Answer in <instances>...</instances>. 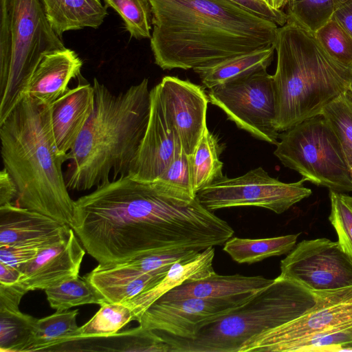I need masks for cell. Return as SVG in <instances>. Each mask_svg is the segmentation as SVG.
I'll return each instance as SVG.
<instances>
[{"label": "cell", "mask_w": 352, "mask_h": 352, "mask_svg": "<svg viewBox=\"0 0 352 352\" xmlns=\"http://www.w3.org/2000/svg\"><path fill=\"white\" fill-rule=\"evenodd\" d=\"M214 256V248L210 247L186 259L175 262L156 285L124 302L131 309L134 320H138L152 303L173 288L186 282L214 274L212 265Z\"/></svg>", "instance_id": "22"}, {"label": "cell", "mask_w": 352, "mask_h": 352, "mask_svg": "<svg viewBox=\"0 0 352 352\" xmlns=\"http://www.w3.org/2000/svg\"><path fill=\"white\" fill-rule=\"evenodd\" d=\"M52 309L62 311L87 304L102 305L108 302L102 294L84 276L67 279L45 289Z\"/></svg>", "instance_id": "28"}, {"label": "cell", "mask_w": 352, "mask_h": 352, "mask_svg": "<svg viewBox=\"0 0 352 352\" xmlns=\"http://www.w3.org/2000/svg\"><path fill=\"white\" fill-rule=\"evenodd\" d=\"M94 90L89 83L69 89L50 104V123L57 148L68 153L92 114Z\"/></svg>", "instance_id": "18"}, {"label": "cell", "mask_w": 352, "mask_h": 352, "mask_svg": "<svg viewBox=\"0 0 352 352\" xmlns=\"http://www.w3.org/2000/svg\"><path fill=\"white\" fill-rule=\"evenodd\" d=\"M258 1H259L261 2H263V3H264L267 4V5H268L269 6H270V7L274 8L272 0H258Z\"/></svg>", "instance_id": "49"}, {"label": "cell", "mask_w": 352, "mask_h": 352, "mask_svg": "<svg viewBox=\"0 0 352 352\" xmlns=\"http://www.w3.org/2000/svg\"><path fill=\"white\" fill-rule=\"evenodd\" d=\"M315 304L300 316L245 342L239 352H285L291 344L321 331L352 326V285L313 292Z\"/></svg>", "instance_id": "11"}, {"label": "cell", "mask_w": 352, "mask_h": 352, "mask_svg": "<svg viewBox=\"0 0 352 352\" xmlns=\"http://www.w3.org/2000/svg\"><path fill=\"white\" fill-rule=\"evenodd\" d=\"M46 17L58 36L69 30L98 28L107 15L100 0H40Z\"/></svg>", "instance_id": "23"}, {"label": "cell", "mask_w": 352, "mask_h": 352, "mask_svg": "<svg viewBox=\"0 0 352 352\" xmlns=\"http://www.w3.org/2000/svg\"><path fill=\"white\" fill-rule=\"evenodd\" d=\"M273 7L275 9L281 10L287 3V0H272Z\"/></svg>", "instance_id": "47"}, {"label": "cell", "mask_w": 352, "mask_h": 352, "mask_svg": "<svg viewBox=\"0 0 352 352\" xmlns=\"http://www.w3.org/2000/svg\"><path fill=\"white\" fill-rule=\"evenodd\" d=\"M71 228L48 216L12 203L0 206V245L30 246L42 250L68 237Z\"/></svg>", "instance_id": "16"}, {"label": "cell", "mask_w": 352, "mask_h": 352, "mask_svg": "<svg viewBox=\"0 0 352 352\" xmlns=\"http://www.w3.org/2000/svg\"><path fill=\"white\" fill-rule=\"evenodd\" d=\"M199 251L189 248L158 250L124 262L145 273L166 272L175 262L192 256Z\"/></svg>", "instance_id": "38"}, {"label": "cell", "mask_w": 352, "mask_h": 352, "mask_svg": "<svg viewBox=\"0 0 352 352\" xmlns=\"http://www.w3.org/2000/svg\"><path fill=\"white\" fill-rule=\"evenodd\" d=\"M36 320L20 310L0 309V351L28 352L33 341Z\"/></svg>", "instance_id": "29"}, {"label": "cell", "mask_w": 352, "mask_h": 352, "mask_svg": "<svg viewBox=\"0 0 352 352\" xmlns=\"http://www.w3.org/2000/svg\"><path fill=\"white\" fill-rule=\"evenodd\" d=\"M274 279L262 276L219 275L216 273L177 286L159 299L164 301L184 298L245 300L269 285Z\"/></svg>", "instance_id": "20"}, {"label": "cell", "mask_w": 352, "mask_h": 352, "mask_svg": "<svg viewBox=\"0 0 352 352\" xmlns=\"http://www.w3.org/2000/svg\"><path fill=\"white\" fill-rule=\"evenodd\" d=\"M274 51L275 45L193 70L203 85L210 89L254 72L267 69L273 60Z\"/></svg>", "instance_id": "24"}, {"label": "cell", "mask_w": 352, "mask_h": 352, "mask_svg": "<svg viewBox=\"0 0 352 352\" xmlns=\"http://www.w3.org/2000/svg\"><path fill=\"white\" fill-rule=\"evenodd\" d=\"M155 86L167 122L192 155L207 126L208 96L201 86L175 76H165Z\"/></svg>", "instance_id": "13"}, {"label": "cell", "mask_w": 352, "mask_h": 352, "mask_svg": "<svg viewBox=\"0 0 352 352\" xmlns=\"http://www.w3.org/2000/svg\"><path fill=\"white\" fill-rule=\"evenodd\" d=\"M107 338L109 342L100 351L171 352L170 344L165 338L141 325Z\"/></svg>", "instance_id": "32"}, {"label": "cell", "mask_w": 352, "mask_h": 352, "mask_svg": "<svg viewBox=\"0 0 352 352\" xmlns=\"http://www.w3.org/2000/svg\"><path fill=\"white\" fill-rule=\"evenodd\" d=\"M40 250L30 246L0 245V263L21 270Z\"/></svg>", "instance_id": "40"}, {"label": "cell", "mask_w": 352, "mask_h": 352, "mask_svg": "<svg viewBox=\"0 0 352 352\" xmlns=\"http://www.w3.org/2000/svg\"><path fill=\"white\" fill-rule=\"evenodd\" d=\"M345 96L349 102L351 106L352 107V82L349 86V89L345 92Z\"/></svg>", "instance_id": "48"}, {"label": "cell", "mask_w": 352, "mask_h": 352, "mask_svg": "<svg viewBox=\"0 0 352 352\" xmlns=\"http://www.w3.org/2000/svg\"><path fill=\"white\" fill-rule=\"evenodd\" d=\"M209 102L252 136L276 145V104L272 75L254 72L209 89Z\"/></svg>", "instance_id": "9"}, {"label": "cell", "mask_w": 352, "mask_h": 352, "mask_svg": "<svg viewBox=\"0 0 352 352\" xmlns=\"http://www.w3.org/2000/svg\"><path fill=\"white\" fill-rule=\"evenodd\" d=\"M0 140L3 167L18 188L19 206L70 226L75 201L63 171L67 153L56 145L50 104L23 95L0 123Z\"/></svg>", "instance_id": "4"}, {"label": "cell", "mask_w": 352, "mask_h": 352, "mask_svg": "<svg viewBox=\"0 0 352 352\" xmlns=\"http://www.w3.org/2000/svg\"><path fill=\"white\" fill-rule=\"evenodd\" d=\"M245 300L184 298L155 300L137 320L140 325L181 338H192L212 318L245 302Z\"/></svg>", "instance_id": "14"}, {"label": "cell", "mask_w": 352, "mask_h": 352, "mask_svg": "<svg viewBox=\"0 0 352 352\" xmlns=\"http://www.w3.org/2000/svg\"><path fill=\"white\" fill-rule=\"evenodd\" d=\"M299 234L256 239L232 236L223 244V250L236 263L252 264L289 253L296 245Z\"/></svg>", "instance_id": "27"}, {"label": "cell", "mask_w": 352, "mask_h": 352, "mask_svg": "<svg viewBox=\"0 0 352 352\" xmlns=\"http://www.w3.org/2000/svg\"><path fill=\"white\" fill-rule=\"evenodd\" d=\"M314 34L330 56L352 68V36L333 16Z\"/></svg>", "instance_id": "34"}, {"label": "cell", "mask_w": 352, "mask_h": 352, "mask_svg": "<svg viewBox=\"0 0 352 352\" xmlns=\"http://www.w3.org/2000/svg\"><path fill=\"white\" fill-rule=\"evenodd\" d=\"M275 50L272 81L278 132L320 115L352 82V68L330 56L314 32L295 22L278 28Z\"/></svg>", "instance_id": "5"}, {"label": "cell", "mask_w": 352, "mask_h": 352, "mask_svg": "<svg viewBox=\"0 0 352 352\" xmlns=\"http://www.w3.org/2000/svg\"><path fill=\"white\" fill-rule=\"evenodd\" d=\"M352 36V0H347L333 16Z\"/></svg>", "instance_id": "44"}, {"label": "cell", "mask_w": 352, "mask_h": 352, "mask_svg": "<svg viewBox=\"0 0 352 352\" xmlns=\"http://www.w3.org/2000/svg\"><path fill=\"white\" fill-rule=\"evenodd\" d=\"M329 220L335 229L338 243L352 258V196L330 190Z\"/></svg>", "instance_id": "36"}, {"label": "cell", "mask_w": 352, "mask_h": 352, "mask_svg": "<svg viewBox=\"0 0 352 352\" xmlns=\"http://www.w3.org/2000/svg\"><path fill=\"white\" fill-rule=\"evenodd\" d=\"M19 190L17 186L3 167L0 172V206L12 204L14 199H18Z\"/></svg>", "instance_id": "43"}, {"label": "cell", "mask_w": 352, "mask_h": 352, "mask_svg": "<svg viewBox=\"0 0 352 352\" xmlns=\"http://www.w3.org/2000/svg\"><path fill=\"white\" fill-rule=\"evenodd\" d=\"M83 248L72 228L68 237L42 249L22 269V283L30 291L46 289L67 279L78 276Z\"/></svg>", "instance_id": "17"}, {"label": "cell", "mask_w": 352, "mask_h": 352, "mask_svg": "<svg viewBox=\"0 0 352 352\" xmlns=\"http://www.w3.org/2000/svg\"><path fill=\"white\" fill-rule=\"evenodd\" d=\"M347 0H287V17L315 32L328 22Z\"/></svg>", "instance_id": "31"}, {"label": "cell", "mask_w": 352, "mask_h": 352, "mask_svg": "<svg viewBox=\"0 0 352 352\" xmlns=\"http://www.w3.org/2000/svg\"><path fill=\"white\" fill-rule=\"evenodd\" d=\"M151 48L162 69L208 67L275 45L278 25L231 0H149Z\"/></svg>", "instance_id": "2"}, {"label": "cell", "mask_w": 352, "mask_h": 352, "mask_svg": "<svg viewBox=\"0 0 352 352\" xmlns=\"http://www.w3.org/2000/svg\"><path fill=\"white\" fill-rule=\"evenodd\" d=\"M27 292L21 281L12 285L0 284V309L19 310L20 301Z\"/></svg>", "instance_id": "42"}, {"label": "cell", "mask_w": 352, "mask_h": 352, "mask_svg": "<svg viewBox=\"0 0 352 352\" xmlns=\"http://www.w3.org/2000/svg\"><path fill=\"white\" fill-rule=\"evenodd\" d=\"M182 148L178 137L166 120L155 86L151 89L150 114L146 132L128 175L140 182H154Z\"/></svg>", "instance_id": "15"}, {"label": "cell", "mask_w": 352, "mask_h": 352, "mask_svg": "<svg viewBox=\"0 0 352 352\" xmlns=\"http://www.w3.org/2000/svg\"><path fill=\"white\" fill-rule=\"evenodd\" d=\"M321 115L336 134L343 150H352V107L345 93L327 104Z\"/></svg>", "instance_id": "37"}, {"label": "cell", "mask_w": 352, "mask_h": 352, "mask_svg": "<svg viewBox=\"0 0 352 352\" xmlns=\"http://www.w3.org/2000/svg\"><path fill=\"white\" fill-rule=\"evenodd\" d=\"M280 278L311 292L352 285V258L338 241L326 238L303 240L280 261Z\"/></svg>", "instance_id": "12"}, {"label": "cell", "mask_w": 352, "mask_h": 352, "mask_svg": "<svg viewBox=\"0 0 352 352\" xmlns=\"http://www.w3.org/2000/svg\"><path fill=\"white\" fill-rule=\"evenodd\" d=\"M305 182L302 178L285 183L258 167L234 178L223 175L200 190L197 198L212 212L226 208L256 206L281 214L311 195V190L304 186Z\"/></svg>", "instance_id": "10"}, {"label": "cell", "mask_w": 352, "mask_h": 352, "mask_svg": "<svg viewBox=\"0 0 352 352\" xmlns=\"http://www.w3.org/2000/svg\"><path fill=\"white\" fill-rule=\"evenodd\" d=\"M22 276L21 270L0 263V284H15L21 281Z\"/></svg>", "instance_id": "45"}, {"label": "cell", "mask_w": 352, "mask_h": 352, "mask_svg": "<svg viewBox=\"0 0 352 352\" xmlns=\"http://www.w3.org/2000/svg\"><path fill=\"white\" fill-rule=\"evenodd\" d=\"M70 227L100 264L120 263L163 250L202 251L223 245L234 231L195 198L157 181L129 175L75 201Z\"/></svg>", "instance_id": "1"}, {"label": "cell", "mask_w": 352, "mask_h": 352, "mask_svg": "<svg viewBox=\"0 0 352 352\" xmlns=\"http://www.w3.org/2000/svg\"><path fill=\"white\" fill-rule=\"evenodd\" d=\"M155 181L190 197H197L192 190L188 155L184 148L175 154Z\"/></svg>", "instance_id": "39"}, {"label": "cell", "mask_w": 352, "mask_h": 352, "mask_svg": "<svg viewBox=\"0 0 352 352\" xmlns=\"http://www.w3.org/2000/svg\"><path fill=\"white\" fill-rule=\"evenodd\" d=\"M352 182V150H343Z\"/></svg>", "instance_id": "46"}, {"label": "cell", "mask_w": 352, "mask_h": 352, "mask_svg": "<svg viewBox=\"0 0 352 352\" xmlns=\"http://www.w3.org/2000/svg\"><path fill=\"white\" fill-rule=\"evenodd\" d=\"M78 310L56 311L36 320L32 343L28 352L55 351L61 346L76 340L79 327Z\"/></svg>", "instance_id": "26"}, {"label": "cell", "mask_w": 352, "mask_h": 352, "mask_svg": "<svg viewBox=\"0 0 352 352\" xmlns=\"http://www.w3.org/2000/svg\"><path fill=\"white\" fill-rule=\"evenodd\" d=\"M167 272L145 273L126 263H99L84 277L108 302L124 303L153 287Z\"/></svg>", "instance_id": "21"}, {"label": "cell", "mask_w": 352, "mask_h": 352, "mask_svg": "<svg viewBox=\"0 0 352 352\" xmlns=\"http://www.w3.org/2000/svg\"><path fill=\"white\" fill-rule=\"evenodd\" d=\"M352 345V326L321 331L289 345L285 352L342 351Z\"/></svg>", "instance_id": "35"}, {"label": "cell", "mask_w": 352, "mask_h": 352, "mask_svg": "<svg viewBox=\"0 0 352 352\" xmlns=\"http://www.w3.org/2000/svg\"><path fill=\"white\" fill-rule=\"evenodd\" d=\"M82 66V60L71 49L51 52L34 69L24 95L51 104L68 91L69 82L80 75Z\"/></svg>", "instance_id": "19"}, {"label": "cell", "mask_w": 352, "mask_h": 352, "mask_svg": "<svg viewBox=\"0 0 352 352\" xmlns=\"http://www.w3.org/2000/svg\"><path fill=\"white\" fill-rule=\"evenodd\" d=\"M314 292L278 276L245 302L204 324L192 338L166 337L171 352H239L248 340L300 316Z\"/></svg>", "instance_id": "6"}, {"label": "cell", "mask_w": 352, "mask_h": 352, "mask_svg": "<svg viewBox=\"0 0 352 352\" xmlns=\"http://www.w3.org/2000/svg\"><path fill=\"white\" fill-rule=\"evenodd\" d=\"M223 151L218 140L206 126L194 153L188 155L190 182L194 195L221 179L223 164L219 160Z\"/></svg>", "instance_id": "25"}, {"label": "cell", "mask_w": 352, "mask_h": 352, "mask_svg": "<svg viewBox=\"0 0 352 352\" xmlns=\"http://www.w3.org/2000/svg\"><path fill=\"white\" fill-rule=\"evenodd\" d=\"M242 6L247 10L275 23L277 25L283 26L287 22V13L282 10L273 8L258 0H231Z\"/></svg>", "instance_id": "41"}, {"label": "cell", "mask_w": 352, "mask_h": 352, "mask_svg": "<svg viewBox=\"0 0 352 352\" xmlns=\"http://www.w3.org/2000/svg\"><path fill=\"white\" fill-rule=\"evenodd\" d=\"M124 21L126 30L136 39L151 38L152 8L149 0H104Z\"/></svg>", "instance_id": "33"}, {"label": "cell", "mask_w": 352, "mask_h": 352, "mask_svg": "<svg viewBox=\"0 0 352 352\" xmlns=\"http://www.w3.org/2000/svg\"><path fill=\"white\" fill-rule=\"evenodd\" d=\"M40 0H0V123L47 54L65 48Z\"/></svg>", "instance_id": "7"}, {"label": "cell", "mask_w": 352, "mask_h": 352, "mask_svg": "<svg viewBox=\"0 0 352 352\" xmlns=\"http://www.w3.org/2000/svg\"><path fill=\"white\" fill-rule=\"evenodd\" d=\"M276 157L306 181L338 192L352 191L342 146L320 114L280 132Z\"/></svg>", "instance_id": "8"}, {"label": "cell", "mask_w": 352, "mask_h": 352, "mask_svg": "<svg viewBox=\"0 0 352 352\" xmlns=\"http://www.w3.org/2000/svg\"><path fill=\"white\" fill-rule=\"evenodd\" d=\"M93 87L92 114L67 153L68 190H89L128 175L148 124L147 78L118 94L96 78Z\"/></svg>", "instance_id": "3"}, {"label": "cell", "mask_w": 352, "mask_h": 352, "mask_svg": "<svg viewBox=\"0 0 352 352\" xmlns=\"http://www.w3.org/2000/svg\"><path fill=\"white\" fill-rule=\"evenodd\" d=\"M133 320V313L127 305L106 302L87 322L79 327L75 341L111 336Z\"/></svg>", "instance_id": "30"}]
</instances>
